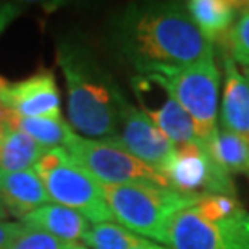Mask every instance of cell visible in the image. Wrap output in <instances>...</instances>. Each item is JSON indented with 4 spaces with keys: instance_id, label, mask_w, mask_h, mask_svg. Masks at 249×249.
Here are the masks:
<instances>
[{
    "instance_id": "obj_1",
    "label": "cell",
    "mask_w": 249,
    "mask_h": 249,
    "mask_svg": "<svg viewBox=\"0 0 249 249\" xmlns=\"http://www.w3.org/2000/svg\"><path fill=\"white\" fill-rule=\"evenodd\" d=\"M113 49L138 73L156 68L183 67L213 55L186 3L134 2L113 18Z\"/></svg>"
},
{
    "instance_id": "obj_2",
    "label": "cell",
    "mask_w": 249,
    "mask_h": 249,
    "mask_svg": "<svg viewBox=\"0 0 249 249\" xmlns=\"http://www.w3.org/2000/svg\"><path fill=\"white\" fill-rule=\"evenodd\" d=\"M57 65L67 88V113L73 131L89 139H113L126 97L97 60L92 49L74 37L57 44Z\"/></svg>"
},
{
    "instance_id": "obj_3",
    "label": "cell",
    "mask_w": 249,
    "mask_h": 249,
    "mask_svg": "<svg viewBox=\"0 0 249 249\" xmlns=\"http://www.w3.org/2000/svg\"><path fill=\"white\" fill-rule=\"evenodd\" d=\"M160 245L168 249H249V212L235 196H202L168 218Z\"/></svg>"
},
{
    "instance_id": "obj_4",
    "label": "cell",
    "mask_w": 249,
    "mask_h": 249,
    "mask_svg": "<svg viewBox=\"0 0 249 249\" xmlns=\"http://www.w3.org/2000/svg\"><path fill=\"white\" fill-rule=\"evenodd\" d=\"M102 193L113 220L159 245L168 218L202 197L154 185H102Z\"/></svg>"
},
{
    "instance_id": "obj_5",
    "label": "cell",
    "mask_w": 249,
    "mask_h": 249,
    "mask_svg": "<svg viewBox=\"0 0 249 249\" xmlns=\"http://www.w3.org/2000/svg\"><path fill=\"white\" fill-rule=\"evenodd\" d=\"M33 168L53 204L73 209L94 223L115 222L104 197L102 185L65 147L49 149Z\"/></svg>"
},
{
    "instance_id": "obj_6",
    "label": "cell",
    "mask_w": 249,
    "mask_h": 249,
    "mask_svg": "<svg viewBox=\"0 0 249 249\" xmlns=\"http://www.w3.org/2000/svg\"><path fill=\"white\" fill-rule=\"evenodd\" d=\"M154 74L193 118L199 141L209 144L218 131L220 73L213 55L183 67L156 68Z\"/></svg>"
},
{
    "instance_id": "obj_7",
    "label": "cell",
    "mask_w": 249,
    "mask_h": 249,
    "mask_svg": "<svg viewBox=\"0 0 249 249\" xmlns=\"http://www.w3.org/2000/svg\"><path fill=\"white\" fill-rule=\"evenodd\" d=\"M68 154L102 185H154L170 188L162 172L146 165L108 139H89L73 133Z\"/></svg>"
},
{
    "instance_id": "obj_8",
    "label": "cell",
    "mask_w": 249,
    "mask_h": 249,
    "mask_svg": "<svg viewBox=\"0 0 249 249\" xmlns=\"http://www.w3.org/2000/svg\"><path fill=\"white\" fill-rule=\"evenodd\" d=\"M163 175L172 189L193 196H235L236 193L231 175L213 160L207 146L201 141L177 147Z\"/></svg>"
},
{
    "instance_id": "obj_9",
    "label": "cell",
    "mask_w": 249,
    "mask_h": 249,
    "mask_svg": "<svg viewBox=\"0 0 249 249\" xmlns=\"http://www.w3.org/2000/svg\"><path fill=\"white\" fill-rule=\"evenodd\" d=\"M131 83L136 99L141 104V110L175 144V147L199 142L193 118L154 74L138 73Z\"/></svg>"
},
{
    "instance_id": "obj_10",
    "label": "cell",
    "mask_w": 249,
    "mask_h": 249,
    "mask_svg": "<svg viewBox=\"0 0 249 249\" xmlns=\"http://www.w3.org/2000/svg\"><path fill=\"white\" fill-rule=\"evenodd\" d=\"M108 141L118 144L131 156L162 173L177 152L175 144L141 108L134 107L128 101H124L122 106L115 138Z\"/></svg>"
},
{
    "instance_id": "obj_11",
    "label": "cell",
    "mask_w": 249,
    "mask_h": 249,
    "mask_svg": "<svg viewBox=\"0 0 249 249\" xmlns=\"http://www.w3.org/2000/svg\"><path fill=\"white\" fill-rule=\"evenodd\" d=\"M3 107L21 117H62V99L52 70L39 68L29 76L5 83L0 91Z\"/></svg>"
},
{
    "instance_id": "obj_12",
    "label": "cell",
    "mask_w": 249,
    "mask_h": 249,
    "mask_svg": "<svg viewBox=\"0 0 249 249\" xmlns=\"http://www.w3.org/2000/svg\"><path fill=\"white\" fill-rule=\"evenodd\" d=\"M223 63V97L220 122L222 129L236 133L243 138L249 136V78L240 71L238 63L222 55Z\"/></svg>"
},
{
    "instance_id": "obj_13",
    "label": "cell",
    "mask_w": 249,
    "mask_h": 249,
    "mask_svg": "<svg viewBox=\"0 0 249 249\" xmlns=\"http://www.w3.org/2000/svg\"><path fill=\"white\" fill-rule=\"evenodd\" d=\"M0 202L8 217L21 222L36 209L51 204V197L34 168L0 177Z\"/></svg>"
},
{
    "instance_id": "obj_14",
    "label": "cell",
    "mask_w": 249,
    "mask_h": 249,
    "mask_svg": "<svg viewBox=\"0 0 249 249\" xmlns=\"http://www.w3.org/2000/svg\"><path fill=\"white\" fill-rule=\"evenodd\" d=\"M21 222L41 228L65 243H76V245H83L91 230V222L84 215L53 202L36 209Z\"/></svg>"
},
{
    "instance_id": "obj_15",
    "label": "cell",
    "mask_w": 249,
    "mask_h": 249,
    "mask_svg": "<svg viewBox=\"0 0 249 249\" xmlns=\"http://www.w3.org/2000/svg\"><path fill=\"white\" fill-rule=\"evenodd\" d=\"M5 124L12 131L26 134L33 141L46 151L55 147H65L70 136L74 133L70 123L63 117L44 118V117H21L12 110H5Z\"/></svg>"
},
{
    "instance_id": "obj_16",
    "label": "cell",
    "mask_w": 249,
    "mask_h": 249,
    "mask_svg": "<svg viewBox=\"0 0 249 249\" xmlns=\"http://www.w3.org/2000/svg\"><path fill=\"white\" fill-rule=\"evenodd\" d=\"M241 2L233 0H191L186 3L194 23L209 42L222 41L235 24Z\"/></svg>"
},
{
    "instance_id": "obj_17",
    "label": "cell",
    "mask_w": 249,
    "mask_h": 249,
    "mask_svg": "<svg viewBox=\"0 0 249 249\" xmlns=\"http://www.w3.org/2000/svg\"><path fill=\"white\" fill-rule=\"evenodd\" d=\"M44 152L46 149L26 134L8 129L0 139V177L29 170Z\"/></svg>"
},
{
    "instance_id": "obj_18",
    "label": "cell",
    "mask_w": 249,
    "mask_h": 249,
    "mask_svg": "<svg viewBox=\"0 0 249 249\" xmlns=\"http://www.w3.org/2000/svg\"><path fill=\"white\" fill-rule=\"evenodd\" d=\"M211 156L227 173H249V142L236 133L218 129L209 144Z\"/></svg>"
},
{
    "instance_id": "obj_19",
    "label": "cell",
    "mask_w": 249,
    "mask_h": 249,
    "mask_svg": "<svg viewBox=\"0 0 249 249\" xmlns=\"http://www.w3.org/2000/svg\"><path fill=\"white\" fill-rule=\"evenodd\" d=\"M139 235L129 231L117 222L94 223L83 245L89 249H131Z\"/></svg>"
},
{
    "instance_id": "obj_20",
    "label": "cell",
    "mask_w": 249,
    "mask_h": 249,
    "mask_svg": "<svg viewBox=\"0 0 249 249\" xmlns=\"http://www.w3.org/2000/svg\"><path fill=\"white\" fill-rule=\"evenodd\" d=\"M7 249H89L84 245L76 243H65L58 238L49 235L47 231L37 227L24 223V228Z\"/></svg>"
},
{
    "instance_id": "obj_21",
    "label": "cell",
    "mask_w": 249,
    "mask_h": 249,
    "mask_svg": "<svg viewBox=\"0 0 249 249\" xmlns=\"http://www.w3.org/2000/svg\"><path fill=\"white\" fill-rule=\"evenodd\" d=\"M225 53L243 68L249 67V15H241L223 37Z\"/></svg>"
},
{
    "instance_id": "obj_22",
    "label": "cell",
    "mask_w": 249,
    "mask_h": 249,
    "mask_svg": "<svg viewBox=\"0 0 249 249\" xmlns=\"http://www.w3.org/2000/svg\"><path fill=\"white\" fill-rule=\"evenodd\" d=\"M24 223L18 220H0V249H7L8 245L23 231Z\"/></svg>"
},
{
    "instance_id": "obj_23",
    "label": "cell",
    "mask_w": 249,
    "mask_h": 249,
    "mask_svg": "<svg viewBox=\"0 0 249 249\" xmlns=\"http://www.w3.org/2000/svg\"><path fill=\"white\" fill-rule=\"evenodd\" d=\"M23 13V5L15 2H0V36Z\"/></svg>"
},
{
    "instance_id": "obj_24",
    "label": "cell",
    "mask_w": 249,
    "mask_h": 249,
    "mask_svg": "<svg viewBox=\"0 0 249 249\" xmlns=\"http://www.w3.org/2000/svg\"><path fill=\"white\" fill-rule=\"evenodd\" d=\"M131 249H168L167 246L163 245H159V243H154L151 240H146V238H139V241L134 245Z\"/></svg>"
},
{
    "instance_id": "obj_25",
    "label": "cell",
    "mask_w": 249,
    "mask_h": 249,
    "mask_svg": "<svg viewBox=\"0 0 249 249\" xmlns=\"http://www.w3.org/2000/svg\"><path fill=\"white\" fill-rule=\"evenodd\" d=\"M8 218V213L5 211V207L2 206V202H0V220H7Z\"/></svg>"
},
{
    "instance_id": "obj_26",
    "label": "cell",
    "mask_w": 249,
    "mask_h": 249,
    "mask_svg": "<svg viewBox=\"0 0 249 249\" xmlns=\"http://www.w3.org/2000/svg\"><path fill=\"white\" fill-rule=\"evenodd\" d=\"M245 74L249 78V67H246V68H245Z\"/></svg>"
},
{
    "instance_id": "obj_27",
    "label": "cell",
    "mask_w": 249,
    "mask_h": 249,
    "mask_svg": "<svg viewBox=\"0 0 249 249\" xmlns=\"http://www.w3.org/2000/svg\"><path fill=\"white\" fill-rule=\"evenodd\" d=\"M246 139H248V142H249V136H248V138H246Z\"/></svg>"
}]
</instances>
